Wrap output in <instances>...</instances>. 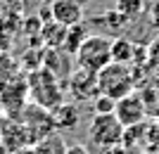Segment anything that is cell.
<instances>
[{"label": "cell", "mask_w": 159, "mask_h": 154, "mask_svg": "<svg viewBox=\"0 0 159 154\" xmlns=\"http://www.w3.org/2000/svg\"><path fill=\"white\" fill-rule=\"evenodd\" d=\"M26 90H29V102H33V104H38L43 109H50V112L55 107H60L66 97L64 81L57 78L45 67L26 74Z\"/></svg>", "instance_id": "cell-1"}, {"label": "cell", "mask_w": 159, "mask_h": 154, "mask_svg": "<svg viewBox=\"0 0 159 154\" xmlns=\"http://www.w3.org/2000/svg\"><path fill=\"white\" fill-rule=\"evenodd\" d=\"M138 90V71L131 64L109 62L102 71H98V93L107 95L112 100H119L124 95Z\"/></svg>", "instance_id": "cell-2"}, {"label": "cell", "mask_w": 159, "mask_h": 154, "mask_svg": "<svg viewBox=\"0 0 159 154\" xmlns=\"http://www.w3.org/2000/svg\"><path fill=\"white\" fill-rule=\"evenodd\" d=\"M76 67L83 69V71H90V74H98L112 62V38L107 36H88L81 47L76 50Z\"/></svg>", "instance_id": "cell-3"}, {"label": "cell", "mask_w": 159, "mask_h": 154, "mask_svg": "<svg viewBox=\"0 0 159 154\" xmlns=\"http://www.w3.org/2000/svg\"><path fill=\"white\" fill-rule=\"evenodd\" d=\"M124 130L126 128L114 114H93V119L88 121V140L98 149L119 147L124 142Z\"/></svg>", "instance_id": "cell-4"}, {"label": "cell", "mask_w": 159, "mask_h": 154, "mask_svg": "<svg viewBox=\"0 0 159 154\" xmlns=\"http://www.w3.org/2000/svg\"><path fill=\"white\" fill-rule=\"evenodd\" d=\"M26 104H29L26 78L19 76V78L0 86V109H2V114L7 119H19Z\"/></svg>", "instance_id": "cell-5"}, {"label": "cell", "mask_w": 159, "mask_h": 154, "mask_svg": "<svg viewBox=\"0 0 159 154\" xmlns=\"http://www.w3.org/2000/svg\"><path fill=\"white\" fill-rule=\"evenodd\" d=\"M19 121L24 123V128L29 130V135H31L33 142H38L40 138H45V135H50L55 130L52 112H50V109L38 107V104H33V102H29L26 107H24Z\"/></svg>", "instance_id": "cell-6"}, {"label": "cell", "mask_w": 159, "mask_h": 154, "mask_svg": "<svg viewBox=\"0 0 159 154\" xmlns=\"http://www.w3.org/2000/svg\"><path fill=\"white\" fill-rule=\"evenodd\" d=\"M114 116L119 119V123L124 128H131V126H138V123H145L150 116H147V109H145V102L143 97L138 95V90L124 95L116 100L114 104Z\"/></svg>", "instance_id": "cell-7"}, {"label": "cell", "mask_w": 159, "mask_h": 154, "mask_svg": "<svg viewBox=\"0 0 159 154\" xmlns=\"http://www.w3.org/2000/svg\"><path fill=\"white\" fill-rule=\"evenodd\" d=\"M0 145L7 154H14L19 149L33 147V140L19 119H0Z\"/></svg>", "instance_id": "cell-8"}, {"label": "cell", "mask_w": 159, "mask_h": 154, "mask_svg": "<svg viewBox=\"0 0 159 154\" xmlns=\"http://www.w3.org/2000/svg\"><path fill=\"white\" fill-rule=\"evenodd\" d=\"M64 90L66 95L71 97L74 102H86L98 97V74H90V71H83V69H74L71 76L64 81Z\"/></svg>", "instance_id": "cell-9"}, {"label": "cell", "mask_w": 159, "mask_h": 154, "mask_svg": "<svg viewBox=\"0 0 159 154\" xmlns=\"http://www.w3.org/2000/svg\"><path fill=\"white\" fill-rule=\"evenodd\" d=\"M52 21L62 26H74V24H83V5L81 0H52L50 5Z\"/></svg>", "instance_id": "cell-10"}, {"label": "cell", "mask_w": 159, "mask_h": 154, "mask_svg": "<svg viewBox=\"0 0 159 154\" xmlns=\"http://www.w3.org/2000/svg\"><path fill=\"white\" fill-rule=\"evenodd\" d=\"M52 121H55V130H74V128L79 126L81 121V112H79V104L76 102H62L60 107L52 109Z\"/></svg>", "instance_id": "cell-11"}, {"label": "cell", "mask_w": 159, "mask_h": 154, "mask_svg": "<svg viewBox=\"0 0 159 154\" xmlns=\"http://www.w3.org/2000/svg\"><path fill=\"white\" fill-rule=\"evenodd\" d=\"M31 149H33V154H66L69 145H66L64 135L60 130H52L50 135L40 138L38 142H33Z\"/></svg>", "instance_id": "cell-12"}, {"label": "cell", "mask_w": 159, "mask_h": 154, "mask_svg": "<svg viewBox=\"0 0 159 154\" xmlns=\"http://www.w3.org/2000/svg\"><path fill=\"white\" fill-rule=\"evenodd\" d=\"M88 29L86 24H74V26L66 29V36H64V43H62V50L69 55H76V50L81 47V43L88 38Z\"/></svg>", "instance_id": "cell-13"}, {"label": "cell", "mask_w": 159, "mask_h": 154, "mask_svg": "<svg viewBox=\"0 0 159 154\" xmlns=\"http://www.w3.org/2000/svg\"><path fill=\"white\" fill-rule=\"evenodd\" d=\"M64 36H66V26H62L57 21H45L40 26V38L45 40L48 47H62Z\"/></svg>", "instance_id": "cell-14"}, {"label": "cell", "mask_w": 159, "mask_h": 154, "mask_svg": "<svg viewBox=\"0 0 159 154\" xmlns=\"http://www.w3.org/2000/svg\"><path fill=\"white\" fill-rule=\"evenodd\" d=\"M114 10L131 24V21L140 19V17L145 14V2H143V0H116Z\"/></svg>", "instance_id": "cell-15"}, {"label": "cell", "mask_w": 159, "mask_h": 154, "mask_svg": "<svg viewBox=\"0 0 159 154\" xmlns=\"http://www.w3.org/2000/svg\"><path fill=\"white\" fill-rule=\"evenodd\" d=\"M21 76V64L19 59H14V57H10V55H0V86L2 83H10V81L19 78Z\"/></svg>", "instance_id": "cell-16"}, {"label": "cell", "mask_w": 159, "mask_h": 154, "mask_svg": "<svg viewBox=\"0 0 159 154\" xmlns=\"http://www.w3.org/2000/svg\"><path fill=\"white\" fill-rule=\"evenodd\" d=\"M143 152L159 154V119H152L145 123V138H143Z\"/></svg>", "instance_id": "cell-17"}, {"label": "cell", "mask_w": 159, "mask_h": 154, "mask_svg": "<svg viewBox=\"0 0 159 154\" xmlns=\"http://www.w3.org/2000/svg\"><path fill=\"white\" fill-rule=\"evenodd\" d=\"M145 69L154 78H159V38H154L150 45H147V62H145Z\"/></svg>", "instance_id": "cell-18"}, {"label": "cell", "mask_w": 159, "mask_h": 154, "mask_svg": "<svg viewBox=\"0 0 159 154\" xmlns=\"http://www.w3.org/2000/svg\"><path fill=\"white\" fill-rule=\"evenodd\" d=\"M93 114H114V104H116V100H112V97H107V95H98V97H93Z\"/></svg>", "instance_id": "cell-19"}, {"label": "cell", "mask_w": 159, "mask_h": 154, "mask_svg": "<svg viewBox=\"0 0 159 154\" xmlns=\"http://www.w3.org/2000/svg\"><path fill=\"white\" fill-rule=\"evenodd\" d=\"M147 17H150V24L159 29V0H154L152 5L147 7Z\"/></svg>", "instance_id": "cell-20"}, {"label": "cell", "mask_w": 159, "mask_h": 154, "mask_svg": "<svg viewBox=\"0 0 159 154\" xmlns=\"http://www.w3.org/2000/svg\"><path fill=\"white\" fill-rule=\"evenodd\" d=\"M66 154H88V149L83 147V145H69Z\"/></svg>", "instance_id": "cell-21"}, {"label": "cell", "mask_w": 159, "mask_h": 154, "mask_svg": "<svg viewBox=\"0 0 159 154\" xmlns=\"http://www.w3.org/2000/svg\"><path fill=\"white\" fill-rule=\"evenodd\" d=\"M14 154H33V149L26 147V149H19V152H14Z\"/></svg>", "instance_id": "cell-22"}]
</instances>
